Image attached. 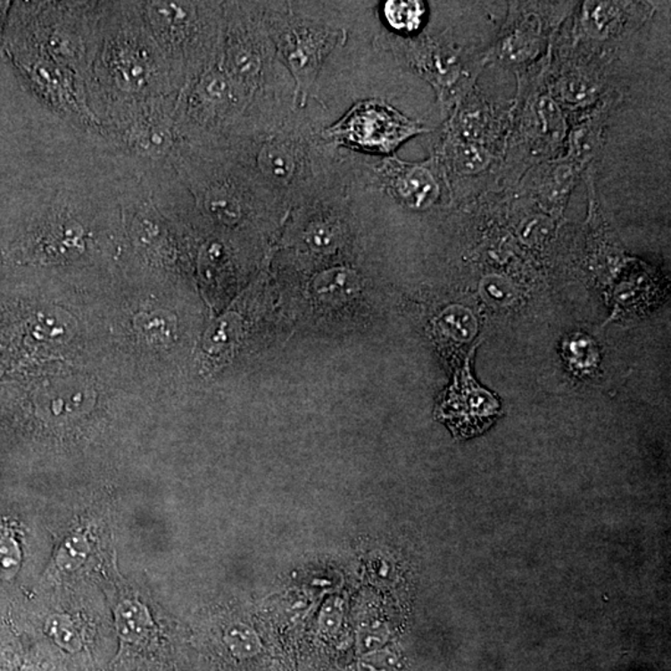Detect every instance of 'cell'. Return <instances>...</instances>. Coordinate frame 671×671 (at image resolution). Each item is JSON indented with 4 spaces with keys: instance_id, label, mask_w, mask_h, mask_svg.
Segmentation results:
<instances>
[{
    "instance_id": "19",
    "label": "cell",
    "mask_w": 671,
    "mask_h": 671,
    "mask_svg": "<svg viewBox=\"0 0 671 671\" xmlns=\"http://www.w3.org/2000/svg\"><path fill=\"white\" fill-rule=\"evenodd\" d=\"M385 31L400 37H416L428 18V5L422 0H385L379 6Z\"/></svg>"
},
{
    "instance_id": "21",
    "label": "cell",
    "mask_w": 671,
    "mask_h": 671,
    "mask_svg": "<svg viewBox=\"0 0 671 671\" xmlns=\"http://www.w3.org/2000/svg\"><path fill=\"white\" fill-rule=\"evenodd\" d=\"M152 625L150 614L136 601H126L116 610V628L123 641L135 642L145 637Z\"/></svg>"
},
{
    "instance_id": "14",
    "label": "cell",
    "mask_w": 671,
    "mask_h": 671,
    "mask_svg": "<svg viewBox=\"0 0 671 671\" xmlns=\"http://www.w3.org/2000/svg\"><path fill=\"white\" fill-rule=\"evenodd\" d=\"M576 14L572 47L606 55L604 46L625 37L647 19V6L641 3L585 2Z\"/></svg>"
},
{
    "instance_id": "20",
    "label": "cell",
    "mask_w": 671,
    "mask_h": 671,
    "mask_svg": "<svg viewBox=\"0 0 671 671\" xmlns=\"http://www.w3.org/2000/svg\"><path fill=\"white\" fill-rule=\"evenodd\" d=\"M362 277L359 270L337 267L319 272L312 280V289L327 299H346L359 293Z\"/></svg>"
},
{
    "instance_id": "15",
    "label": "cell",
    "mask_w": 671,
    "mask_h": 671,
    "mask_svg": "<svg viewBox=\"0 0 671 671\" xmlns=\"http://www.w3.org/2000/svg\"><path fill=\"white\" fill-rule=\"evenodd\" d=\"M448 116L440 136L498 152L503 132L509 126L506 123L509 110L489 103L480 90L473 87Z\"/></svg>"
},
{
    "instance_id": "10",
    "label": "cell",
    "mask_w": 671,
    "mask_h": 671,
    "mask_svg": "<svg viewBox=\"0 0 671 671\" xmlns=\"http://www.w3.org/2000/svg\"><path fill=\"white\" fill-rule=\"evenodd\" d=\"M549 59H544L540 72L534 78L520 80L518 115L515 117L512 148L518 147L524 160H546L555 157L565 147L568 135L565 111L551 95L546 74Z\"/></svg>"
},
{
    "instance_id": "9",
    "label": "cell",
    "mask_w": 671,
    "mask_h": 671,
    "mask_svg": "<svg viewBox=\"0 0 671 671\" xmlns=\"http://www.w3.org/2000/svg\"><path fill=\"white\" fill-rule=\"evenodd\" d=\"M430 129L411 120L387 101H357L344 116L322 126L321 137L338 150L366 157L393 156L410 138Z\"/></svg>"
},
{
    "instance_id": "7",
    "label": "cell",
    "mask_w": 671,
    "mask_h": 671,
    "mask_svg": "<svg viewBox=\"0 0 671 671\" xmlns=\"http://www.w3.org/2000/svg\"><path fill=\"white\" fill-rule=\"evenodd\" d=\"M250 106L248 96L234 84L218 58L179 91L174 128L183 144H217L232 134Z\"/></svg>"
},
{
    "instance_id": "17",
    "label": "cell",
    "mask_w": 671,
    "mask_h": 671,
    "mask_svg": "<svg viewBox=\"0 0 671 671\" xmlns=\"http://www.w3.org/2000/svg\"><path fill=\"white\" fill-rule=\"evenodd\" d=\"M582 172L581 167L566 157L544 161L537 163L525 177L521 185L522 195H534L541 204L550 208H563Z\"/></svg>"
},
{
    "instance_id": "26",
    "label": "cell",
    "mask_w": 671,
    "mask_h": 671,
    "mask_svg": "<svg viewBox=\"0 0 671 671\" xmlns=\"http://www.w3.org/2000/svg\"><path fill=\"white\" fill-rule=\"evenodd\" d=\"M11 2H0V31L4 28L6 18H8L9 11H11Z\"/></svg>"
},
{
    "instance_id": "2",
    "label": "cell",
    "mask_w": 671,
    "mask_h": 671,
    "mask_svg": "<svg viewBox=\"0 0 671 671\" xmlns=\"http://www.w3.org/2000/svg\"><path fill=\"white\" fill-rule=\"evenodd\" d=\"M178 94L138 2L101 3L85 80L100 128L115 134L138 117L176 106Z\"/></svg>"
},
{
    "instance_id": "13",
    "label": "cell",
    "mask_w": 671,
    "mask_h": 671,
    "mask_svg": "<svg viewBox=\"0 0 671 671\" xmlns=\"http://www.w3.org/2000/svg\"><path fill=\"white\" fill-rule=\"evenodd\" d=\"M607 56L561 46L556 64L547 66L551 95L563 110L584 112L596 107L608 94Z\"/></svg>"
},
{
    "instance_id": "23",
    "label": "cell",
    "mask_w": 671,
    "mask_h": 671,
    "mask_svg": "<svg viewBox=\"0 0 671 671\" xmlns=\"http://www.w3.org/2000/svg\"><path fill=\"white\" fill-rule=\"evenodd\" d=\"M47 629L60 647L69 651H78L80 649V639L76 634L74 625L66 617L54 616L47 622Z\"/></svg>"
},
{
    "instance_id": "3",
    "label": "cell",
    "mask_w": 671,
    "mask_h": 671,
    "mask_svg": "<svg viewBox=\"0 0 671 671\" xmlns=\"http://www.w3.org/2000/svg\"><path fill=\"white\" fill-rule=\"evenodd\" d=\"M168 162L195 213L220 229L239 232L268 221L284 223L289 214L220 145L182 142Z\"/></svg>"
},
{
    "instance_id": "11",
    "label": "cell",
    "mask_w": 671,
    "mask_h": 671,
    "mask_svg": "<svg viewBox=\"0 0 671 671\" xmlns=\"http://www.w3.org/2000/svg\"><path fill=\"white\" fill-rule=\"evenodd\" d=\"M369 185L411 211L435 207L449 192L435 158L407 162L397 156H360ZM451 195V193H449Z\"/></svg>"
},
{
    "instance_id": "6",
    "label": "cell",
    "mask_w": 671,
    "mask_h": 671,
    "mask_svg": "<svg viewBox=\"0 0 671 671\" xmlns=\"http://www.w3.org/2000/svg\"><path fill=\"white\" fill-rule=\"evenodd\" d=\"M261 8L278 62L294 82V104L305 110L326 60L346 43L347 30L299 14L289 2H261Z\"/></svg>"
},
{
    "instance_id": "12",
    "label": "cell",
    "mask_w": 671,
    "mask_h": 671,
    "mask_svg": "<svg viewBox=\"0 0 671 671\" xmlns=\"http://www.w3.org/2000/svg\"><path fill=\"white\" fill-rule=\"evenodd\" d=\"M562 3H512L493 56L505 65H533L547 49L557 25L571 6Z\"/></svg>"
},
{
    "instance_id": "22",
    "label": "cell",
    "mask_w": 671,
    "mask_h": 671,
    "mask_svg": "<svg viewBox=\"0 0 671 671\" xmlns=\"http://www.w3.org/2000/svg\"><path fill=\"white\" fill-rule=\"evenodd\" d=\"M90 552L87 537L75 534L69 537L59 550L56 563L64 571L71 572L80 567Z\"/></svg>"
},
{
    "instance_id": "18",
    "label": "cell",
    "mask_w": 671,
    "mask_h": 671,
    "mask_svg": "<svg viewBox=\"0 0 671 671\" xmlns=\"http://www.w3.org/2000/svg\"><path fill=\"white\" fill-rule=\"evenodd\" d=\"M616 100V95L610 94L596 107L588 111L587 115L582 116L568 131L566 158L582 170L596 160L602 148L604 128Z\"/></svg>"
},
{
    "instance_id": "25",
    "label": "cell",
    "mask_w": 671,
    "mask_h": 671,
    "mask_svg": "<svg viewBox=\"0 0 671 671\" xmlns=\"http://www.w3.org/2000/svg\"><path fill=\"white\" fill-rule=\"evenodd\" d=\"M226 641L230 649L237 655H245L254 651V641L248 629L236 625L227 633Z\"/></svg>"
},
{
    "instance_id": "5",
    "label": "cell",
    "mask_w": 671,
    "mask_h": 671,
    "mask_svg": "<svg viewBox=\"0 0 671 671\" xmlns=\"http://www.w3.org/2000/svg\"><path fill=\"white\" fill-rule=\"evenodd\" d=\"M220 62L250 103L293 97L294 82L278 62L261 2H224Z\"/></svg>"
},
{
    "instance_id": "16",
    "label": "cell",
    "mask_w": 671,
    "mask_h": 671,
    "mask_svg": "<svg viewBox=\"0 0 671 671\" xmlns=\"http://www.w3.org/2000/svg\"><path fill=\"white\" fill-rule=\"evenodd\" d=\"M498 413V400L475 383L469 366L459 370L454 385L449 389L440 408V416L461 436L483 432Z\"/></svg>"
},
{
    "instance_id": "1",
    "label": "cell",
    "mask_w": 671,
    "mask_h": 671,
    "mask_svg": "<svg viewBox=\"0 0 671 671\" xmlns=\"http://www.w3.org/2000/svg\"><path fill=\"white\" fill-rule=\"evenodd\" d=\"M278 97L253 104L236 129L217 142L285 209L305 201L340 170L346 151L327 145L321 126Z\"/></svg>"
},
{
    "instance_id": "24",
    "label": "cell",
    "mask_w": 671,
    "mask_h": 671,
    "mask_svg": "<svg viewBox=\"0 0 671 671\" xmlns=\"http://www.w3.org/2000/svg\"><path fill=\"white\" fill-rule=\"evenodd\" d=\"M21 565V551L14 538L0 537V576L11 578L17 573Z\"/></svg>"
},
{
    "instance_id": "4",
    "label": "cell",
    "mask_w": 671,
    "mask_h": 671,
    "mask_svg": "<svg viewBox=\"0 0 671 671\" xmlns=\"http://www.w3.org/2000/svg\"><path fill=\"white\" fill-rule=\"evenodd\" d=\"M176 90L220 58L224 2H138Z\"/></svg>"
},
{
    "instance_id": "8",
    "label": "cell",
    "mask_w": 671,
    "mask_h": 671,
    "mask_svg": "<svg viewBox=\"0 0 671 671\" xmlns=\"http://www.w3.org/2000/svg\"><path fill=\"white\" fill-rule=\"evenodd\" d=\"M376 43L393 54L404 68L432 85L445 116L474 87L486 60L452 43L445 33L400 37L382 31Z\"/></svg>"
}]
</instances>
